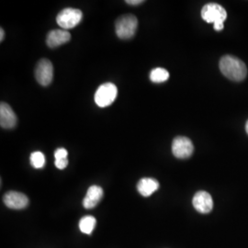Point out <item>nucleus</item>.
Returning a JSON list of instances; mask_svg holds the SVG:
<instances>
[{
  "mask_svg": "<svg viewBox=\"0 0 248 248\" xmlns=\"http://www.w3.org/2000/svg\"><path fill=\"white\" fill-rule=\"evenodd\" d=\"M220 69L224 77L235 82L245 79L248 68L245 62L232 55L223 56L220 61Z\"/></svg>",
  "mask_w": 248,
  "mask_h": 248,
  "instance_id": "obj_1",
  "label": "nucleus"
},
{
  "mask_svg": "<svg viewBox=\"0 0 248 248\" xmlns=\"http://www.w3.org/2000/svg\"><path fill=\"white\" fill-rule=\"evenodd\" d=\"M17 116L11 107L5 102L0 104V125L3 129H13L17 125Z\"/></svg>",
  "mask_w": 248,
  "mask_h": 248,
  "instance_id": "obj_10",
  "label": "nucleus"
},
{
  "mask_svg": "<svg viewBox=\"0 0 248 248\" xmlns=\"http://www.w3.org/2000/svg\"><path fill=\"white\" fill-rule=\"evenodd\" d=\"M31 164L34 169H43L45 165V155L40 151L33 152L31 155Z\"/></svg>",
  "mask_w": 248,
  "mask_h": 248,
  "instance_id": "obj_16",
  "label": "nucleus"
},
{
  "mask_svg": "<svg viewBox=\"0 0 248 248\" xmlns=\"http://www.w3.org/2000/svg\"><path fill=\"white\" fill-rule=\"evenodd\" d=\"M202 17L208 23L224 22L227 18L225 9L216 3L206 4L202 9Z\"/></svg>",
  "mask_w": 248,
  "mask_h": 248,
  "instance_id": "obj_5",
  "label": "nucleus"
},
{
  "mask_svg": "<svg viewBox=\"0 0 248 248\" xmlns=\"http://www.w3.org/2000/svg\"><path fill=\"white\" fill-rule=\"evenodd\" d=\"M83 18V13L79 9H62V11L58 14L56 18V22L62 30H69L73 29L79 24L80 21Z\"/></svg>",
  "mask_w": 248,
  "mask_h": 248,
  "instance_id": "obj_3",
  "label": "nucleus"
},
{
  "mask_svg": "<svg viewBox=\"0 0 248 248\" xmlns=\"http://www.w3.org/2000/svg\"><path fill=\"white\" fill-rule=\"evenodd\" d=\"M213 28H214L215 31H222V30H223V28H224V26H223V22H216V23H214Z\"/></svg>",
  "mask_w": 248,
  "mask_h": 248,
  "instance_id": "obj_19",
  "label": "nucleus"
},
{
  "mask_svg": "<svg viewBox=\"0 0 248 248\" xmlns=\"http://www.w3.org/2000/svg\"><path fill=\"white\" fill-rule=\"evenodd\" d=\"M97 221L93 216H85L79 222V229L83 233L91 234L95 229Z\"/></svg>",
  "mask_w": 248,
  "mask_h": 248,
  "instance_id": "obj_14",
  "label": "nucleus"
},
{
  "mask_svg": "<svg viewBox=\"0 0 248 248\" xmlns=\"http://www.w3.org/2000/svg\"><path fill=\"white\" fill-rule=\"evenodd\" d=\"M103 197V189L98 186H91L88 189L87 196L83 200V206L86 209L95 208Z\"/></svg>",
  "mask_w": 248,
  "mask_h": 248,
  "instance_id": "obj_12",
  "label": "nucleus"
},
{
  "mask_svg": "<svg viewBox=\"0 0 248 248\" xmlns=\"http://www.w3.org/2000/svg\"><path fill=\"white\" fill-rule=\"evenodd\" d=\"M67 155H68V153H67V150L64 149V148H58L57 150L54 152L55 160L67 158Z\"/></svg>",
  "mask_w": 248,
  "mask_h": 248,
  "instance_id": "obj_17",
  "label": "nucleus"
},
{
  "mask_svg": "<svg viewBox=\"0 0 248 248\" xmlns=\"http://www.w3.org/2000/svg\"><path fill=\"white\" fill-rule=\"evenodd\" d=\"M118 89L112 83H105L101 85L95 93V102L98 107L105 108L111 105L115 101Z\"/></svg>",
  "mask_w": 248,
  "mask_h": 248,
  "instance_id": "obj_4",
  "label": "nucleus"
},
{
  "mask_svg": "<svg viewBox=\"0 0 248 248\" xmlns=\"http://www.w3.org/2000/svg\"><path fill=\"white\" fill-rule=\"evenodd\" d=\"M35 78L37 82L44 86H49L53 78V66L51 61L47 59L40 60L35 68Z\"/></svg>",
  "mask_w": 248,
  "mask_h": 248,
  "instance_id": "obj_7",
  "label": "nucleus"
},
{
  "mask_svg": "<svg viewBox=\"0 0 248 248\" xmlns=\"http://www.w3.org/2000/svg\"><path fill=\"white\" fill-rule=\"evenodd\" d=\"M169 73L168 70L164 69V68H155L153 69L150 74V80L153 83H164L167 80H169Z\"/></svg>",
  "mask_w": 248,
  "mask_h": 248,
  "instance_id": "obj_15",
  "label": "nucleus"
},
{
  "mask_svg": "<svg viewBox=\"0 0 248 248\" xmlns=\"http://www.w3.org/2000/svg\"><path fill=\"white\" fill-rule=\"evenodd\" d=\"M194 152L193 143L185 136H177L172 143V153L179 159H186L192 155Z\"/></svg>",
  "mask_w": 248,
  "mask_h": 248,
  "instance_id": "obj_6",
  "label": "nucleus"
},
{
  "mask_svg": "<svg viewBox=\"0 0 248 248\" xmlns=\"http://www.w3.org/2000/svg\"><path fill=\"white\" fill-rule=\"evenodd\" d=\"M246 132L248 134V121L247 122V124H246Z\"/></svg>",
  "mask_w": 248,
  "mask_h": 248,
  "instance_id": "obj_22",
  "label": "nucleus"
},
{
  "mask_svg": "<svg viewBox=\"0 0 248 248\" xmlns=\"http://www.w3.org/2000/svg\"><path fill=\"white\" fill-rule=\"evenodd\" d=\"M138 26V19L133 15H124L116 20L117 36L122 40H129L135 35Z\"/></svg>",
  "mask_w": 248,
  "mask_h": 248,
  "instance_id": "obj_2",
  "label": "nucleus"
},
{
  "mask_svg": "<svg viewBox=\"0 0 248 248\" xmlns=\"http://www.w3.org/2000/svg\"><path fill=\"white\" fill-rule=\"evenodd\" d=\"M71 39V34L65 30L51 31L46 39V44L50 48H56L60 45L68 43Z\"/></svg>",
  "mask_w": 248,
  "mask_h": 248,
  "instance_id": "obj_11",
  "label": "nucleus"
},
{
  "mask_svg": "<svg viewBox=\"0 0 248 248\" xmlns=\"http://www.w3.org/2000/svg\"><path fill=\"white\" fill-rule=\"evenodd\" d=\"M55 167L58 169H64L67 165H68V159L67 158H63V159H57L55 160L54 162Z\"/></svg>",
  "mask_w": 248,
  "mask_h": 248,
  "instance_id": "obj_18",
  "label": "nucleus"
},
{
  "mask_svg": "<svg viewBox=\"0 0 248 248\" xmlns=\"http://www.w3.org/2000/svg\"><path fill=\"white\" fill-rule=\"evenodd\" d=\"M4 37H5V31L3 29L0 30V42H2L4 40Z\"/></svg>",
  "mask_w": 248,
  "mask_h": 248,
  "instance_id": "obj_21",
  "label": "nucleus"
},
{
  "mask_svg": "<svg viewBox=\"0 0 248 248\" xmlns=\"http://www.w3.org/2000/svg\"><path fill=\"white\" fill-rule=\"evenodd\" d=\"M142 0H127L126 3L129 4V5H139V4H142Z\"/></svg>",
  "mask_w": 248,
  "mask_h": 248,
  "instance_id": "obj_20",
  "label": "nucleus"
},
{
  "mask_svg": "<svg viewBox=\"0 0 248 248\" xmlns=\"http://www.w3.org/2000/svg\"><path fill=\"white\" fill-rule=\"evenodd\" d=\"M193 207L196 211L201 213H209L212 212L213 208V201L212 196L206 191L197 192L192 200Z\"/></svg>",
  "mask_w": 248,
  "mask_h": 248,
  "instance_id": "obj_9",
  "label": "nucleus"
},
{
  "mask_svg": "<svg viewBox=\"0 0 248 248\" xmlns=\"http://www.w3.org/2000/svg\"><path fill=\"white\" fill-rule=\"evenodd\" d=\"M158 188H159L158 181L150 177L142 178L137 184V190L143 197H149L153 193H155Z\"/></svg>",
  "mask_w": 248,
  "mask_h": 248,
  "instance_id": "obj_13",
  "label": "nucleus"
},
{
  "mask_svg": "<svg viewBox=\"0 0 248 248\" xmlns=\"http://www.w3.org/2000/svg\"><path fill=\"white\" fill-rule=\"evenodd\" d=\"M4 203L13 210H22L29 204V199L25 194L18 191H9L3 198Z\"/></svg>",
  "mask_w": 248,
  "mask_h": 248,
  "instance_id": "obj_8",
  "label": "nucleus"
}]
</instances>
